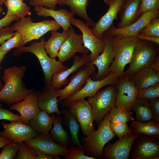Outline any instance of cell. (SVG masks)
I'll return each instance as SVG.
<instances>
[{
	"mask_svg": "<svg viewBox=\"0 0 159 159\" xmlns=\"http://www.w3.org/2000/svg\"><path fill=\"white\" fill-rule=\"evenodd\" d=\"M20 19L16 16H5L0 19V29L4 27L8 26L14 21H18Z\"/></svg>",
	"mask_w": 159,
	"mask_h": 159,
	"instance_id": "obj_48",
	"label": "cell"
},
{
	"mask_svg": "<svg viewBox=\"0 0 159 159\" xmlns=\"http://www.w3.org/2000/svg\"><path fill=\"white\" fill-rule=\"evenodd\" d=\"M138 135L132 133L126 135L112 144L105 146L102 153L106 159H127L133 143Z\"/></svg>",
	"mask_w": 159,
	"mask_h": 159,
	"instance_id": "obj_18",
	"label": "cell"
},
{
	"mask_svg": "<svg viewBox=\"0 0 159 159\" xmlns=\"http://www.w3.org/2000/svg\"><path fill=\"white\" fill-rule=\"evenodd\" d=\"M60 114L57 115L55 117L49 134L55 143L67 147L69 143V136L62 126L63 118Z\"/></svg>",
	"mask_w": 159,
	"mask_h": 159,
	"instance_id": "obj_32",
	"label": "cell"
},
{
	"mask_svg": "<svg viewBox=\"0 0 159 159\" xmlns=\"http://www.w3.org/2000/svg\"><path fill=\"white\" fill-rule=\"evenodd\" d=\"M9 52H0V64L4 59L6 55Z\"/></svg>",
	"mask_w": 159,
	"mask_h": 159,
	"instance_id": "obj_53",
	"label": "cell"
},
{
	"mask_svg": "<svg viewBox=\"0 0 159 159\" xmlns=\"http://www.w3.org/2000/svg\"><path fill=\"white\" fill-rule=\"evenodd\" d=\"M139 34L159 37V17L153 18Z\"/></svg>",
	"mask_w": 159,
	"mask_h": 159,
	"instance_id": "obj_41",
	"label": "cell"
},
{
	"mask_svg": "<svg viewBox=\"0 0 159 159\" xmlns=\"http://www.w3.org/2000/svg\"><path fill=\"white\" fill-rule=\"evenodd\" d=\"M27 68L25 66H16L6 69L2 79L5 83L0 91V102L10 105L21 102L34 91L27 89L23 82Z\"/></svg>",
	"mask_w": 159,
	"mask_h": 159,
	"instance_id": "obj_1",
	"label": "cell"
},
{
	"mask_svg": "<svg viewBox=\"0 0 159 159\" xmlns=\"http://www.w3.org/2000/svg\"><path fill=\"white\" fill-rule=\"evenodd\" d=\"M156 44L144 40L139 41L135 47L128 69L124 71L121 78L130 79L135 73L148 67L159 55Z\"/></svg>",
	"mask_w": 159,
	"mask_h": 159,
	"instance_id": "obj_5",
	"label": "cell"
},
{
	"mask_svg": "<svg viewBox=\"0 0 159 159\" xmlns=\"http://www.w3.org/2000/svg\"><path fill=\"white\" fill-rule=\"evenodd\" d=\"M90 61L89 55L87 54L81 56H74L72 66L64 70L55 72L52 77L50 86L52 88L60 89L62 86L67 84V78L70 74L77 71Z\"/></svg>",
	"mask_w": 159,
	"mask_h": 159,
	"instance_id": "obj_23",
	"label": "cell"
},
{
	"mask_svg": "<svg viewBox=\"0 0 159 159\" xmlns=\"http://www.w3.org/2000/svg\"><path fill=\"white\" fill-rule=\"evenodd\" d=\"M141 0H123L119 12L120 21L117 28L128 26L139 18Z\"/></svg>",
	"mask_w": 159,
	"mask_h": 159,
	"instance_id": "obj_22",
	"label": "cell"
},
{
	"mask_svg": "<svg viewBox=\"0 0 159 159\" xmlns=\"http://www.w3.org/2000/svg\"><path fill=\"white\" fill-rule=\"evenodd\" d=\"M150 67L159 72V56L158 55L155 60L150 64Z\"/></svg>",
	"mask_w": 159,
	"mask_h": 159,
	"instance_id": "obj_51",
	"label": "cell"
},
{
	"mask_svg": "<svg viewBox=\"0 0 159 159\" xmlns=\"http://www.w3.org/2000/svg\"><path fill=\"white\" fill-rule=\"evenodd\" d=\"M5 0H0V6H1L4 4Z\"/></svg>",
	"mask_w": 159,
	"mask_h": 159,
	"instance_id": "obj_55",
	"label": "cell"
},
{
	"mask_svg": "<svg viewBox=\"0 0 159 159\" xmlns=\"http://www.w3.org/2000/svg\"><path fill=\"white\" fill-rule=\"evenodd\" d=\"M22 37L21 34L16 31L11 38L5 41L0 46V52L9 51L11 49L22 46Z\"/></svg>",
	"mask_w": 159,
	"mask_h": 159,
	"instance_id": "obj_38",
	"label": "cell"
},
{
	"mask_svg": "<svg viewBox=\"0 0 159 159\" xmlns=\"http://www.w3.org/2000/svg\"><path fill=\"white\" fill-rule=\"evenodd\" d=\"M60 114L63 117L64 123L69 129L71 135L72 143L76 146L84 149L78 138V133L80 125L76 118L71 114L68 109H64L61 111Z\"/></svg>",
	"mask_w": 159,
	"mask_h": 159,
	"instance_id": "obj_33",
	"label": "cell"
},
{
	"mask_svg": "<svg viewBox=\"0 0 159 159\" xmlns=\"http://www.w3.org/2000/svg\"><path fill=\"white\" fill-rule=\"evenodd\" d=\"M4 130L0 131V136L9 139L15 143H20L37 137L39 134L29 125L21 121L6 123L1 122Z\"/></svg>",
	"mask_w": 159,
	"mask_h": 159,
	"instance_id": "obj_14",
	"label": "cell"
},
{
	"mask_svg": "<svg viewBox=\"0 0 159 159\" xmlns=\"http://www.w3.org/2000/svg\"><path fill=\"white\" fill-rule=\"evenodd\" d=\"M123 0H104V2L109 6L105 14L102 16L91 30L96 37L103 39L102 34L113 24L114 20H117L119 13Z\"/></svg>",
	"mask_w": 159,
	"mask_h": 159,
	"instance_id": "obj_21",
	"label": "cell"
},
{
	"mask_svg": "<svg viewBox=\"0 0 159 159\" xmlns=\"http://www.w3.org/2000/svg\"><path fill=\"white\" fill-rule=\"evenodd\" d=\"M45 42L44 37H42L39 42H32L28 47L22 46L16 48L14 55L19 56L24 52H29L34 54L38 59L42 68L47 86H49L53 75L67 68L56 58L48 56L45 49Z\"/></svg>",
	"mask_w": 159,
	"mask_h": 159,
	"instance_id": "obj_2",
	"label": "cell"
},
{
	"mask_svg": "<svg viewBox=\"0 0 159 159\" xmlns=\"http://www.w3.org/2000/svg\"><path fill=\"white\" fill-rule=\"evenodd\" d=\"M117 93L116 86L109 85L99 90L92 96L88 97L94 120L98 127L106 115L115 106Z\"/></svg>",
	"mask_w": 159,
	"mask_h": 159,
	"instance_id": "obj_7",
	"label": "cell"
},
{
	"mask_svg": "<svg viewBox=\"0 0 159 159\" xmlns=\"http://www.w3.org/2000/svg\"><path fill=\"white\" fill-rule=\"evenodd\" d=\"M120 78L118 75L111 72L110 73L107 77L100 80H94L90 77L80 90L62 101L60 102L61 105L63 107H67L71 103L77 100L91 97L105 86L117 85L119 83Z\"/></svg>",
	"mask_w": 159,
	"mask_h": 159,
	"instance_id": "obj_8",
	"label": "cell"
},
{
	"mask_svg": "<svg viewBox=\"0 0 159 159\" xmlns=\"http://www.w3.org/2000/svg\"><path fill=\"white\" fill-rule=\"evenodd\" d=\"M112 37L114 58L110 66L109 72L121 78L125 66L130 62L134 48L139 39L136 36L124 37L117 35Z\"/></svg>",
	"mask_w": 159,
	"mask_h": 159,
	"instance_id": "obj_3",
	"label": "cell"
},
{
	"mask_svg": "<svg viewBox=\"0 0 159 159\" xmlns=\"http://www.w3.org/2000/svg\"><path fill=\"white\" fill-rule=\"evenodd\" d=\"M105 46L103 52L93 62V64L97 68V72H95L92 76L94 80H100L107 77L110 73L109 68L114 58V53L112 48V37L107 31L102 34Z\"/></svg>",
	"mask_w": 159,
	"mask_h": 159,
	"instance_id": "obj_13",
	"label": "cell"
},
{
	"mask_svg": "<svg viewBox=\"0 0 159 159\" xmlns=\"http://www.w3.org/2000/svg\"><path fill=\"white\" fill-rule=\"evenodd\" d=\"M38 153L32 147L23 142L19 146L15 158L16 159H37Z\"/></svg>",
	"mask_w": 159,
	"mask_h": 159,
	"instance_id": "obj_37",
	"label": "cell"
},
{
	"mask_svg": "<svg viewBox=\"0 0 159 159\" xmlns=\"http://www.w3.org/2000/svg\"><path fill=\"white\" fill-rule=\"evenodd\" d=\"M4 4L7 9L6 16H14L20 19L31 14L30 7L23 1L5 0Z\"/></svg>",
	"mask_w": 159,
	"mask_h": 159,
	"instance_id": "obj_34",
	"label": "cell"
},
{
	"mask_svg": "<svg viewBox=\"0 0 159 159\" xmlns=\"http://www.w3.org/2000/svg\"><path fill=\"white\" fill-rule=\"evenodd\" d=\"M1 67L0 65V91L2 90V89L4 87V86L3 85L1 80V78H0V76H1Z\"/></svg>",
	"mask_w": 159,
	"mask_h": 159,
	"instance_id": "obj_54",
	"label": "cell"
},
{
	"mask_svg": "<svg viewBox=\"0 0 159 159\" xmlns=\"http://www.w3.org/2000/svg\"><path fill=\"white\" fill-rule=\"evenodd\" d=\"M83 44L82 35L76 33L72 26L70 27L67 37L58 53L57 57L58 58V61L63 63L74 56L77 52L83 54L89 53L90 51Z\"/></svg>",
	"mask_w": 159,
	"mask_h": 159,
	"instance_id": "obj_15",
	"label": "cell"
},
{
	"mask_svg": "<svg viewBox=\"0 0 159 159\" xmlns=\"http://www.w3.org/2000/svg\"><path fill=\"white\" fill-rule=\"evenodd\" d=\"M40 93L39 91H34L21 102L10 105L9 109L18 111L21 120L27 124L40 111L38 106Z\"/></svg>",
	"mask_w": 159,
	"mask_h": 159,
	"instance_id": "obj_20",
	"label": "cell"
},
{
	"mask_svg": "<svg viewBox=\"0 0 159 159\" xmlns=\"http://www.w3.org/2000/svg\"><path fill=\"white\" fill-rule=\"evenodd\" d=\"M156 17H159V9L145 13L136 21L125 27L118 29L112 25L107 31L112 37L117 35H121L124 37L136 36Z\"/></svg>",
	"mask_w": 159,
	"mask_h": 159,
	"instance_id": "obj_19",
	"label": "cell"
},
{
	"mask_svg": "<svg viewBox=\"0 0 159 159\" xmlns=\"http://www.w3.org/2000/svg\"><path fill=\"white\" fill-rule=\"evenodd\" d=\"M51 36L45 42V49L47 54L52 58H56L62 44L67 39L68 31H64L62 33L57 31H50Z\"/></svg>",
	"mask_w": 159,
	"mask_h": 159,
	"instance_id": "obj_29",
	"label": "cell"
},
{
	"mask_svg": "<svg viewBox=\"0 0 159 159\" xmlns=\"http://www.w3.org/2000/svg\"><path fill=\"white\" fill-rule=\"evenodd\" d=\"M19 0V1H23V0Z\"/></svg>",
	"mask_w": 159,
	"mask_h": 159,
	"instance_id": "obj_57",
	"label": "cell"
},
{
	"mask_svg": "<svg viewBox=\"0 0 159 159\" xmlns=\"http://www.w3.org/2000/svg\"><path fill=\"white\" fill-rule=\"evenodd\" d=\"M55 117L54 113L50 116L46 111L40 110L27 124L39 133L48 134Z\"/></svg>",
	"mask_w": 159,
	"mask_h": 159,
	"instance_id": "obj_27",
	"label": "cell"
},
{
	"mask_svg": "<svg viewBox=\"0 0 159 159\" xmlns=\"http://www.w3.org/2000/svg\"><path fill=\"white\" fill-rule=\"evenodd\" d=\"M12 141L9 139L0 136V149L3 145L9 144Z\"/></svg>",
	"mask_w": 159,
	"mask_h": 159,
	"instance_id": "obj_52",
	"label": "cell"
},
{
	"mask_svg": "<svg viewBox=\"0 0 159 159\" xmlns=\"http://www.w3.org/2000/svg\"><path fill=\"white\" fill-rule=\"evenodd\" d=\"M19 143L13 142L3 145L1 147L0 159H14L18 152Z\"/></svg>",
	"mask_w": 159,
	"mask_h": 159,
	"instance_id": "obj_39",
	"label": "cell"
},
{
	"mask_svg": "<svg viewBox=\"0 0 159 159\" xmlns=\"http://www.w3.org/2000/svg\"><path fill=\"white\" fill-rule=\"evenodd\" d=\"M68 153L64 156L65 159H95V158L85 155V149L77 146H71L68 148Z\"/></svg>",
	"mask_w": 159,
	"mask_h": 159,
	"instance_id": "obj_40",
	"label": "cell"
},
{
	"mask_svg": "<svg viewBox=\"0 0 159 159\" xmlns=\"http://www.w3.org/2000/svg\"><path fill=\"white\" fill-rule=\"evenodd\" d=\"M24 142L37 153L64 156L69 152L68 148L55 143L49 134L39 133L36 137Z\"/></svg>",
	"mask_w": 159,
	"mask_h": 159,
	"instance_id": "obj_17",
	"label": "cell"
},
{
	"mask_svg": "<svg viewBox=\"0 0 159 159\" xmlns=\"http://www.w3.org/2000/svg\"><path fill=\"white\" fill-rule=\"evenodd\" d=\"M70 23L78 28L81 32L83 45L91 52L89 55L90 61L93 62L103 52L105 44L103 39L95 36L89 26L83 21L75 19H70Z\"/></svg>",
	"mask_w": 159,
	"mask_h": 159,
	"instance_id": "obj_11",
	"label": "cell"
},
{
	"mask_svg": "<svg viewBox=\"0 0 159 159\" xmlns=\"http://www.w3.org/2000/svg\"><path fill=\"white\" fill-rule=\"evenodd\" d=\"M47 86L41 93L38 99V106L40 110L45 111L49 114L56 113L60 114L58 103L59 90Z\"/></svg>",
	"mask_w": 159,
	"mask_h": 159,
	"instance_id": "obj_24",
	"label": "cell"
},
{
	"mask_svg": "<svg viewBox=\"0 0 159 159\" xmlns=\"http://www.w3.org/2000/svg\"><path fill=\"white\" fill-rule=\"evenodd\" d=\"M14 31L8 26L0 29V44H1L6 41L12 37L14 35Z\"/></svg>",
	"mask_w": 159,
	"mask_h": 159,
	"instance_id": "obj_47",
	"label": "cell"
},
{
	"mask_svg": "<svg viewBox=\"0 0 159 159\" xmlns=\"http://www.w3.org/2000/svg\"><path fill=\"white\" fill-rule=\"evenodd\" d=\"M2 104L0 102V120H6L11 122L21 121L19 115L15 114L9 110L2 107Z\"/></svg>",
	"mask_w": 159,
	"mask_h": 159,
	"instance_id": "obj_44",
	"label": "cell"
},
{
	"mask_svg": "<svg viewBox=\"0 0 159 159\" xmlns=\"http://www.w3.org/2000/svg\"><path fill=\"white\" fill-rule=\"evenodd\" d=\"M58 155H53L47 154L38 153L37 159H60Z\"/></svg>",
	"mask_w": 159,
	"mask_h": 159,
	"instance_id": "obj_50",
	"label": "cell"
},
{
	"mask_svg": "<svg viewBox=\"0 0 159 159\" xmlns=\"http://www.w3.org/2000/svg\"><path fill=\"white\" fill-rule=\"evenodd\" d=\"M3 9L1 6H0V15L3 13Z\"/></svg>",
	"mask_w": 159,
	"mask_h": 159,
	"instance_id": "obj_56",
	"label": "cell"
},
{
	"mask_svg": "<svg viewBox=\"0 0 159 159\" xmlns=\"http://www.w3.org/2000/svg\"><path fill=\"white\" fill-rule=\"evenodd\" d=\"M61 26L55 20L45 19L34 22L29 17L20 19L11 29L20 33L22 37V46L33 40L37 39L49 31H57Z\"/></svg>",
	"mask_w": 159,
	"mask_h": 159,
	"instance_id": "obj_6",
	"label": "cell"
},
{
	"mask_svg": "<svg viewBox=\"0 0 159 159\" xmlns=\"http://www.w3.org/2000/svg\"><path fill=\"white\" fill-rule=\"evenodd\" d=\"M131 111L122 110L115 106L110 111L109 116V122L112 123H126L134 120Z\"/></svg>",
	"mask_w": 159,
	"mask_h": 159,
	"instance_id": "obj_35",
	"label": "cell"
},
{
	"mask_svg": "<svg viewBox=\"0 0 159 159\" xmlns=\"http://www.w3.org/2000/svg\"><path fill=\"white\" fill-rule=\"evenodd\" d=\"M89 0H60L58 4L61 6H68L71 12L85 20L88 26L93 27L95 23L90 18L87 12Z\"/></svg>",
	"mask_w": 159,
	"mask_h": 159,
	"instance_id": "obj_28",
	"label": "cell"
},
{
	"mask_svg": "<svg viewBox=\"0 0 159 159\" xmlns=\"http://www.w3.org/2000/svg\"><path fill=\"white\" fill-rule=\"evenodd\" d=\"M138 90L144 88L159 82V72L149 67L139 71L130 78Z\"/></svg>",
	"mask_w": 159,
	"mask_h": 159,
	"instance_id": "obj_26",
	"label": "cell"
},
{
	"mask_svg": "<svg viewBox=\"0 0 159 159\" xmlns=\"http://www.w3.org/2000/svg\"><path fill=\"white\" fill-rule=\"evenodd\" d=\"M130 127L132 133L135 135L159 136V123L154 121L143 123L133 120Z\"/></svg>",
	"mask_w": 159,
	"mask_h": 159,
	"instance_id": "obj_31",
	"label": "cell"
},
{
	"mask_svg": "<svg viewBox=\"0 0 159 159\" xmlns=\"http://www.w3.org/2000/svg\"><path fill=\"white\" fill-rule=\"evenodd\" d=\"M111 130L119 139L132 133L130 128L126 123H112L109 122Z\"/></svg>",
	"mask_w": 159,
	"mask_h": 159,
	"instance_id": "obj_42",
	"label": "cell"
},
{
	"mask_svg": "<svg viewBox=\"0 0 159 159\" xmlns=\"http://www.w3.org/2000/svg\"><path fill=\"white\" fill-rule=\"evenodd\" d=\"M108 112L95 130L93 129L88 135L82 139L87 155L95 159L102 158V153L105 144L113 138L115 135L109 126Z\"/></svg>",
	"mask_w": 159,
	"mask_h": 159,
	"instance_id": "obj_4",
	"label": "cell"
},
{
	"mask_svg": "<svg viewBox=\"0 0 159 159\" xmlns=\"http://www.w3.org/2000/svg\"><path fill=\"white\" fill-rule=\"evenodd\" d=\"M136 37L140 40H144L159 44V37L138 34Z\"/></svg>",
	"mask_w": 159,
	"mask_h": 159,
	"instance_id": "obj_49",
	"label": "cell"
},
{
	"mask_svg": "<svg viewBox=\"0 0 159 159\" xmlns=\"http://www.w3.org/2000/svg\"><path fill=\"white\" fill-rule=\"evenodd\" d=\"M131 110L135 113L136 120L143 123L154 121L149 100L137 98L133 104Z\"/></svg>",
	"mask_w": 159,
	"mask_h": 159,
	"instance_id": "obj_30",
	"label": "cell"
},
{
	"mask_svg": "<svg viewBox=\"0 0 159 159\" xmlns=\"http://www.w3.org/2000/svg\"><path fill=\"white\" fill-rule=\"evenodd\" d=\"M30 4L34 6H42L49 9H54L60 0H29Z\"/></svg>",
	"mask_w": 159,
	"mask_h": 159,
	"instance_id": "obj_45",
	"label": "cell"
},
{
	"mask_svg": "<svg viewBox=\"0 0 159 159\" xmlns=\"http://www.w3.org/2000/svg\"><path fill=\"white\" fill-rule=\"evenodd\" d=\"M158 137L140 135L134 141L129 157L132 159H158Z\"/></svg>",
	"mask_w": 159,
	"mask_h": 159,
	"instance_id": "obj_9",
	"label": "cell"
},
{
	"mask_svg": "<svg viewBox=\"0 0 159 159\" xmlns=\"http://www.w3.org/2000/svg\"><path fill=\"white\" fill-rule=\"evenodd\" d=\"M117 93L115 106L124 111H131V107L137 98L138 90L130 79L120 78L116 85Z\"/></svg>",
	"mask_w": 159,
	"mask_h": 159,
	"instance_id": "obj_16",
	"label": "cell"
},
{
	"mask_svg": "<svg viewBox=\"0 0 159 159\" xmlns=\"http://www.w3.org/2000/svg\"><path fill=\"white\" fill-rule=\"evenodd\" d=\"M84 99H80L72 102L67 107L79 123L83 135L86 136L93 129L94 118L91 106Z\"/></svg>",
	"mask_w": 159,
	"mask_h": 159,
	"instance_id": "obj_12",
	"label": "cell"
},
{
	"mask_svg": "<svg viewBox=\"0 0 159 159\" xmlns=\"http://www.w3.org/2000/svg\"><path fill=\"white\" fill-rule=\"evenodd\" d=\"M159 97V82L138 91L137 98L150 100Z\"/></svg>",
	"mask_w": 159,
	"mask_h": 159,
	"instance_id": "obj_36",
	"label": "cell"
},
{
	"mask_svg": "<svg viewBox=\"0 0 159 159\" xmlns=\"http://www.w3.org/2000/svg\"><path fill=\"white\" fill-rule=\"evenodd\" d=\"M95 66L90 61L81 67L77 72L72 76L70 82L63 89L59 90L58 103L69 97L80 90L87 80L95 71Z\"/></svg>",
	"mask_w": 159,
	"mask_h": 159,
	"instance_id": "obj_10",
	"label": "cell"
},
{
	"mask_svg": "<svg viewBox=\"0 0 159 159\" xmlns=\"http://www.w3.org/2000/svg\"><path fill=\"white\" fill-rule=\"evenodd\" d=\"M155 122L159 123V97L149 101Z\"/></svg>",
	"mask_w": 159,
	"mask_h": 159,
	"instance_id": "obj_46",
	"label": "cell"
},
{
	"mask_svg": "<svg viewBox=\"0 0 159 159\" xmlns=\"http://www.w3.org/2000/svg\"><path fill=\"white\" fill-rule=\"evenodd\" d=\"M159 9V0H141L139 15L151 10Z\"/></svg>",
	"mask_w": 159,
	"mask_h": 159,
	"instance_id": "obj_43",
	"label": "cell"
},
{
	"mask_svg": "<svg viewBox=\"0 0 159 159\" xmlns=\"http://www.w3.org/2000/svg\"><path fill=\"white\" fill-rule=\"evenodd\" d=\"M34 9L37 16L44 17L50 16L61 26L64 31H68L71 26L70 19L74 14L71 11L62 9L55 10L47 9L44 7L35 6Z\"/></svg>",
	"mask_w": 159,
	"mask_h": 159,
	"instance_id": "obj_25",
	"label": "cell"
}]
</instances>
